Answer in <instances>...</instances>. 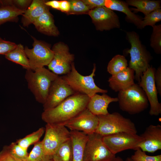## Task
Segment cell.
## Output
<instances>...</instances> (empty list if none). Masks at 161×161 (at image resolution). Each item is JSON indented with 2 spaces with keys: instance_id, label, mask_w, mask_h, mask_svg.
<instances>
[{
  "instance_id": "cell-8",
  "label": "cell",
  "mask_w": 161,
  "mask_h": 161,
  "mask_svg": "<svg viewBox=\"0 0 161 161\" xmlns=\"http://www.w3.org/2000/svg\"><path fill=\"white\" fill-rule=\"evenodd\" d=\"M103 137L94 133L88 135L83 161H112L116 157L104 144Z\"/></svg>"
},
{
  "instance_id": "cell-22",
  "label": "cell",
  "mask_w": 161,
  "mask_h": 161,
  "mask_svg": "<svg viewBox=\"0 0 161 161\" xmlns=\"http://www.w3.org/2000/svg\"><path fill=\"white\" fill-rule=\"evenodd\" d=\"M105 7L112 10L123 13L128 20L139 28L141 29L142 19L131 11L126 2L120 0H105Z\"/></svg>"
},
{
  "instance_id": "cell-11",
  "label": "cell",
  "mask_w": 161,
  "mask_h": 161,
  "mask_svg": "<svg viewBox=\"0 0 161 161\" xmlns=\"http://www.w3.org/2000/svg\"><path fill=\"white\" fill-rule=\"evenodd\" d=\"M33 39V48L26 47L24 51L29 60L30 69L34 71L49 65L53 56V52L46 44L35 38Z\"/></svg>"
},
{
  "instance_id": "cell-31",
  "label": "cell",
  "mask_w": 161,
  "mask_h": 161,
  "mask_svg": "<svg viewBox=\"0 0 161 161\" xmlns=\"http://www.w3.org/2000/svg\"><path fill=\"white\" fill-rule=\"evenodd\" d=\"M7 147L13 156L19 159L26 161L29 154L27 149L22 148L16 142H13Z\"/></svg>"
},
{
  "instance_id": "cell-7",
  "label": "cell",
  "mask_w": 161,
  "mask_h": 161,
  "mask_svg": "<svg viewBox=\"0 0 161 161\" xmlns=\"http://www.w3.org/2000/svg\"><path fill=\"white\" fill-rule=\"evenodd\" d=\"M45 132L42 145L46 154L52 158L60 146L70 139V132L62 124L47 123Z\"/></svg>"
},
{
  "instance_id": "cell-29",
  "label": "cell",
  "mask_w": 161,
  "mask_h": 161,
  "mask_svg": "<svg viewBox=\"0 0 161 161\" xmlns=\"http://www.w3.org/2000/svg\"><path fill=\"white\" fill-rule=\"evenodd\" d=\"M52 158L46 154L42 142L39 141L34 144L26 161H49Z\"/></svg>"
},
{
  "instance_id": "cell-4",
  "label": "cell",
  "mask_w": 161,
  "mask_h": 161,
  "mask_svg": "<svg viewBox=\"0 0 161 161\" xmlns=\"http://www.w3.org/2000/svg\"><path fill=\"white\" fill-rule=\"evenodd\" d=\"M97 116L99 124L95 133L103 137L120 132L137 134L134 123L117 112Z\"/></svg>"
},
{
  "instance_id": "cell-1",
  "label": "cell",
  "mask_w": 161,
  "mask_h": 161,
  "mask_svg": "<svg viewBox=\"0 0 161 161\" xmlns=\"http://www.w3.org/2000/svg\"><path fill=\"white\" fill-rule=\"evenodd\" d=\"M89 99L86 95L76 92L55 107L44 111L42 119L47 123L63 125L86 109Z\"/></svg>"
},
{
  "instance_id": "cell-33",
  "label": "cell",
  "mask_w": 161,
  "mask_h": 161,
  "mask_svg": "<svg viewBox=\"0 0 161 161\" xmlns=\"http://www.w3.org/2000/svg\"><path fill=\"white\" fill-rule=\"evenodd\" d=\"M70 9L68 14H80L88 13L90 10L82 0H71L69 1Z\"/></svg>"
},
{
  "instance_id": "cell-40",
  "label": "cell",
  "mask_w": 161,
  "mask_h": 161,
  "mask_svg": "<svg viewBox=\"0 0 161 161\" xmlns=\"http://www.w3.org/2000/svg\"><path fill=\"white\" fill-rule=\"evenodd\" d=\"M70 9V4L69 1L61 0L60 1L59 10L68 13Z\"/></svg>"
},
{
  "instance_id": "cell-21",
  "label": "cell",
  "mask_w": 161,
  "mask_h": 161,
  "mask_svg": "<svg viewBox=\"0 0 161 161\" xmlns=\"http://www.w3.org/2000/svg\"><path fill=\"white\" fill-rule=\"evenodd\" d=\"M39 32L49 35L56 36L59 32L55 26L53 16L49 11L39 17L32 23Z\"/></svg>"
},
{
  "instance_id": "cell-26",
  "label": "cell",
  "mask_w": 161,
  "mask_h": 161,
  "mask_svg": "<svg viewBox=\"0 0 161 161\" xmlns=\"http://www.w3.org/2000/svg\"><path fill=\"white\" fill-rule=\"evenodd\" d=\"M73 150L70 139L62 144L52 157L54 161H72Z\"/></svg>"
},
{
  "instance_id": "cell-38",
  "label": "cell",
  "mask_w": 161,
  "mask_h": 161,
  "mask_svg": "<svg viewBox=\"0 0 161 161\" xmlns=\"http://www.w3.org/2000/svg\"><path fill=\"white\" fill-rule=\"evenodd\" d=\"M32 0H12V4L18 8L25 11L30 5Z\"/></svg>"
},
{
  "instance_id": "cell-6",
  "label": "cell",
  "mask_w": 161,
  "mask_h": 161,
  "mask_svg": "<svg viewBox=\"0 0 161 161\" xmlns=\"http://www.w3.org/2000/svg\"><path fill=\"white\" fill-rule=\"evenodd\" d=\"M96 70V66L94 64L91 73L89 75H83L78 72L73 62L70 72L63 77L76 92L86 95L90 97L97 93L104 94L108 92L107 90L102 89L95 84L94 77Z\"/></svg>"
},
{
  "instance_id": "cell-35",
  "label": "cell",
  "mask_w": 161,
  "mask_h": 161,
  "mask_svg": "<svg viewBox=\"0 0 161 161\" xmlns=\"http://www.w3.org/2000/svg\"><path fill=\"white\" fill-rule=\"evenodd\" d=\"M17 45L14 42L5 41L0 37V54L5 55L14 49Z\"/></svg>"
},
{
  "instance_id": "cell-36",
  "label": "cell",
  "mask_w": 161,
  "mask_h": 161,
  "mask_svg": "<svg viewBox=\"0 0 161 161\" xmlns=\"http://www.w3.org/2000/svg\"><path fill=\"white\" fill-rule=\"evenodd\" d=\"M0 161H26L16 158L9 152L7 145L4 146L0 151Z\"/></svg>"
},
{
  "instance_id": "cell-32",
  "label": "cell",
  "mask_w": 161,
  "mask_h": 161,
  "mask_svg": "<svg viewBox=\"0 0 161 161\" xmlns=\"http://www.w3.org/2000/svg\"><path fill=\"white\" fill-rule=\"evenodd\" d=\"M161 20V9H158L155 10L148 14L145 16L141 23V29L147 26L151 27Z\"/></svg>"
},
{
  "instance_id": "cell-9",
  "label": "cell",
  "mask_w": 161,
  "mask_h": 161,
  "mask_svg": "<svg viewBox=\"0 0 161 161\" xmlns=\"http://www.w3.org/2000/svg\"><path fill=\"white\" fill-rule=\"evenodd\" d=\"M103 141L108 149L114 154L128 150H135L143 140L137 134L120 132L103 137Z\"/></svg>"
},
{
  "instance_id": "cell-18",
  "label": "cell",
  "mask_w": 161,
  "mask_h": 161,
  "mask_svg": "<svg viewBox=\"0 0 161 161\" xmlns=\"http://www.w3.org/2000/svg\"><path fill=\"white\" fill-rule=\"evenodd\" d=\"M118 101L117 97H112L106 93L101 95L96 94L90 97L86 108L95 115H106L109 113L108 108L109 104Z\"/></svg>"
},
{
  "instance_id": "cell-44",
  "label": "cell",
  "mask_w": 161,
  "mask_h": 161,
  "mask_svg": "<svg viewBox=\"0 0 161 161\" xmlns=\"http://www.w3.org/2000/svg\"><path fill=\"white\" fill-rule=\"evenodd\" d=\"M49 161H54L53 160H49Z\"/></svg>"
},
{
  "instance_id": "cell-39",
  "label": "cell",
  "mask_w": 161,
  "mask_h": 161,
  "mask_svg": "<svg viewBox=\"0 0 161 161\" xmlns=\"http://www.w3.org/2000/svg\"><path fill=\"white\" fill-rule=\"evenodd\" d=\"M154 80L158 93L161 95V66H160L154 74Z\"/></svg>"
},
{
  "instance_id": "cell-24",
  "label": "cell",
  "mask_w": 161,
  "mask_h": 161,
  "mask_svg": "<svg viewBox=\"0 0 161 161\" xmlns=\"http://www.w3.org/2000/svg\"><path fill=\"white\" fill-rule=\"evenodd\" d=\"M4 55L7 59L21 65L26 70L30 69L29 60L21 44H17L14 49Z\"/></svg>"
},
{
  "instance_id": "cell-42",
  "label": "cell",
  "mask_w": 161,
  "mask_h": 161,
  "mask_svg": "<svg viewBox=\"0 0 161 161\" xmlns=\"http://www.w3.org/2000/svg\"><path fill=\"white\" fill-rule=\"evenodd\" d=\"M112 161H124V160L121 157L118 156L116 157Z\"/></svg>"
},
{
  "instance_id": "cell-19",
  "label": "cell",
  "mask_w": 161,
  "mask_h": 161,
  "mask_svg": "<svg viewBox=\"0 0 161 161\" xmlns=\"http://www.w3.org/2000/svg\"><path fill=\"white\" fill-rule=\"evenodd\" d=\"M43 0H33L22 15L21 23L24 26L32 24L44 13L49 11V7Z\"/></svg>"
},
{
  "instance_id": "cell-23",
  "label": "cell",
  "mask_w": 161,
  "mask_h": 161,
  "mask_svg": "<svg viewBox=\"0 0 161 161\" xmlns=\"http://www.w3.org/2000/svg\"><path fill=\"white\" fill-rule=\"evenodd\" d=\"M126 3L128 5L135 7V11L140 12L145 16L153 11L161 8V1L150 0H128Z\"/></svg>"
},
{
  "instance_id": "cell-43",
  "label": "cell",
  "mask_w": 161,
  "mask_h": 161,
  "mask_svg": "<svg viewBox=\"0 0 161 161\" xmlns=\"http://www.w3.org/2000/svg\"><path fill=\"white\" fill-rule=\"evenodd\" d=\"M125 161H133L130 157H128L126 159Z\"/></svg>"
},
{
  "instance_id": "cell-13",
  "label": "cell",
  "mask_w": 161,
  "mask_h": 161,
  "mask_svg": "<svg viewBox=\"0 0 161 161\" xmlns=\"http://www.w3.org/2000/svg\"><path fill=\"white\" fill-rule=\"evenodd\" d=\"M76 93L63 76H58L51 83L46 101L43 104V110L55 107Z\"/></svg>"
},
{
  "instance_id": "cell-34",
  "label": "cell",
  "mask_w": 161,
  "mask_h": 161,
  "mask_svg": "<svg viewBox=\"0 0 161 161\" xmlns=\"http://www.w3.org/2000/svg\"><path fill=\"white\" fill-rule=\"evenodd\" d=\"M131 158L133 161H161V155L154 156H148L145 152L139 148L135 150Z\"/></svg>"
},
{
  "instance_id": "cell-14",
  "label": "cell",
  "mask_w": 161,
  "mask_h": 161,
  "mask_svg": "<svg viewBox=\"0 0 161 161\" xmlns=\"http://www.w3.org/2000/svg\"><path fill=\"white\" fill-rule=\"evenodd\" d=\"M88 14L97 30H108L120 27V23L117 15L112 10L105 6L90 10Z\"/></svg>"
},
{
  "instance_id": "cell-3",
  "label": "cell",
  "mask_w": 161,
  "mask_h": 161,
  "mask_svg": "<svg viewBox=\"0 0 161 161\" xmlns=\"http://www.w3.org/2000/svg\"><path fill=\"white\" fill-rule=\"evenodd\" d=\"M126 35L131 46L130 49L127 51L130 57L129 67L134 71L135 79L139 83L140 77L150 66L151 57L142 44L137 33L134 31L128 32Z\"/></svg>"
},
{
  "instance_id": "cell-17",
  "label": "cell",
  "mask_w": 161,
  "mask_h": 161,
  "mask_svg": "<svg viewBox=\"0 0 161 161\" xmlns=\"http://www.w3.org/2000/svg\"><path fill=\"white\" fill-rule=\"evenodd\" d=\"M134 71L128 67L123 71L112 75L108 80L109 86L115 92L123 90L134 83Z\"/></svg>"
},
{
  "instance_id": "cell-27",
  "label": "cell",
  "mask_w": 161,
  "mask_h": 161,
  "mask_svg": "<svg viewBox=\"0 0 161 161\" xmlns=\"http://www.w3.org/2000/svg\"><path fill=\"white\" fill-rule=\"evenodd\" d=\"M127 61L124 56L117 55L109 61L107 67V71L113 75L126 69L128 67Z\"/></svg>"
},
{
  "instance_id": "cell-37",
  "label": "cell",
  "mask_w": 161,
  "mask_h": 161,
  "mask_svg": "<svg viewBox=\"0 0 161 161\" xmlns=\"http://www.w3.org/2000/svg\"><path fill=\"white\" fill-rule=\"evenodd\" d=\"M105 0H83L82 1L90 10L105 6Z\"/></svg>"
},
{
  "instance_id": "cell-15",
  "label": "cell",
  "mask_w": 161,
  "mask_h": 161,
  "mask_svg": "<svg viewBox=\"0 0 161 161\" xmlns=\"http://www.w3.org/2000/svg\"><path fill=\"white\" fill-rule=\"evenodd\" d=\"M98 124V116L86 108L63 125L70 131H81L89 135L95 132Z\"/></svg>"
},
{
  "instance_id": "cell-20",
  "label": "cell",
  "mask_w": 161,
  "mask_h": 161,
  "mask_svg": "<svg viewBox=\"0 0 161 161\" xmlns=\"http://www.w3.org/2000/svg\"><path fill=\"white\" fill-rule=\"evenodd\" d=\"M73 157L72 161H83L85 147L88 135L80 131H70Z\"/></svg>"
},
{
  "instance_id": "cell-30",
  "label": "cell",
  "mask_w": 161,
  "mask_h": 161,
  "mask_svg": "<svg viewBox=\"0 0 161 161\" xmlns=\"http://www.w3.org/2000/svg\"><path fill=\"white\" fill-rule=\"evenodd\" d=\"M153 31L150 38V46L157 54L161 53V25L152 27Z\"/></svg>"
},
{
  "instance_id": "cell-2",
  "label": "cell",
  "mask_w": 161,
  "mask_h": 161,
  "mask_svg": "<svg viewBox=\"0 0 161 161\" xmlns=\"http://www.w3.org/2000/svg\"><path fill=\"white\" fill-rule=\"evenodd\" d=\"M59 75L43 67L34 71L26 70L25 78L28 87L38 102H45L52 82Z\"/></svg>"
},
{
  "instance_id": "cell-25",
  "label": "cell",
  "mask_w": 161,
  "mask_h": 161,
  "mask_svg": "<svg viewBox=\"0 0 161 161\" xmlns=\"http://www.w3.org/2000/svg\"><path fill=\"white\" fill-rule=\"evenodd\" d=\"M24 12L14 5L0 6V25L7 22L16 21L18 16Z\"/></svg>"
},
{
  "instance_id": "cell-41",
  "label": "cell",
  "mask_w": 161,
  "mask_h": 161,
  "mask_svg": "<svg viewBox=\"0 0 161 161\" xmlns=\"http://www.w3.org/2000/svg\"><path fill=\"white\" fill-rule=\"evenodd\" d=\"M45 4L48 7H50L52 8L59 10L60 1L55 0L46 1Z\"/></svg>"
},
{
  "instance_id": "cell-5",
  "label": "cell",
  "mask_w": 161,
  "mask_h": 161,
  "mask_svg": "<svg viewBox=\"0 0 161 161\" xmlns=\"http://www.w3.org/2000/svg\"><path fill=\"white\" fill-rule=\"evenodd\" d=\"M119 107L130 114L139 113L148 107V100L140 86L134 83L128 88L118 92Z\"/></svg>"
},
{
  "instance_id": "cell-10",
  "label": "cell",
  "mask_w": 161,
  "mask_h": 161,
  "mask_svg": "<svg viewBox=\"0 0 161 161\" xmlns=\"http://www.w3.org/2000/svg\"><path fill=\"white\" fill-rule=\"evenodd\" d=\"M52 49L54 55L48 65V69L58 75L67 74L71 70L74 55L69 52L67 46L61 42L55 44Z\"/></svg>"
},
{
  "instance_id": "cell-16",
  "label": "cell",
  "mask_w": 161,
  "mask_h": 161,
  "mask_svg": "<svg viewBox=\"0 0 161 161\" xmlns=\"http://www.w3.org/2000/svg\"><path fill=\"white\" fill-rule=\"evenodd\" d=\"M140 136L143 140L138 147L142 151L153 153L161 149V125H149Z\"/></svg>"
},
{
  "instance_id": "cell-28",
  "label": "cell",
  "mask_w": 161,
  "mask_h": 161,
  "mask_svg": "<svg viewBox=\"0 0 161 161\" xmlns=\"http://www.w3.org/2000/svg\"><path fill=\"white\" fill-rule=\"evenodd\" d=\"M45 131V128L41 127L25 137L18 140L16 142L22 148L26 149L30 145L39 141Z\"/></svg>"
},
{
  "instance_id": "cell-12",
  "label": "cell",
  "mask_w": 161,
  "mask_h": 161,
  "mask_svg": "<svg viewBox=\"0 0 161 161\" xmlns=\"http://www.w3.org/2000/svg\"><path fill=\"white\" fill-rule=\"evenodd\" d=\"M155 70L154 68L150 66L140 77L138 83L147 97L150 105L149 114L152 116H157L161 113V104L158 100L154 80Z\"/></svg>"
}]
</instances>
